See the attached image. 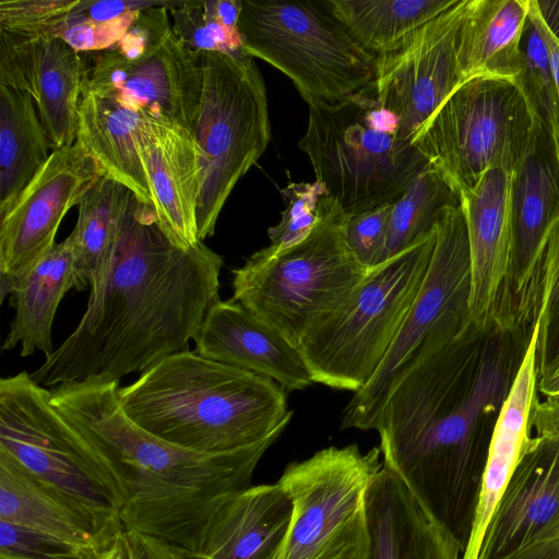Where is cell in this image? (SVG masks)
<instances>
[{"instance_id":"1","label":"cell","mask_w":559,"mask_h":559,"mask_svg":"<svg viewBox=\"0 0 559 559\" xmlns=\"http://www.w3.org/2000/svg\"><path fill=\"white\" fill-rule=\"evenodd\" d=\"M525 330L472 324L457 337L429 336L394 376L372 420L383 463L450 536L463 532L477 438L508 396Z\"/></svg>"},{"instance_id":"2","label":"cell","mask_w":559,"mask_h":559,"mask_svg":"<svg viewBox=\"0 0 559 559\" xmlns=\"http://www.w3.org/2000/svg\"><path fill=\"white\" fill-rule=\"evenodd\" d=\"M223 258L203 241L175 247L155 210L134 198L107 276L74 331L31 373L45 388L120 380L186 348L219 298Z\"/></svg>"},{"instance_id":"3","label":"cell","mask_w":559,"mask_h":559,"mask_svg":"<svg viewBox=\"0 0 559 559\" xmlns=\"http://www.w3.org/2000/svg\"><path fill=\"white\" fill-rule=\"evenodd\" d=\"M120 380L91 377L50 390V403L114 473L122 491L124 532L198 551L215 511L251 486L255 467L278 438L224 453H199L138 426L119 400Z\"/></svg>"},{"instance_id":"4","label":"cell","mask_w":559,"mask_h":559,"mask_svg":"<svg viewBox=\"0 0 559 559\" xmlns=\"http://www.w3.org/2000/svg\"><path fill=\"white\" fill-rule=\"evenodd\" d=\"M119 400L147 432L199 453H224L282 433L293 417L274 380L182 349L164 357Z\"/></svg>"},{"instance_id":"5","label":"cell","mask_w":559,"mask_h":559,"mask_svg":"<svg viewBox=\"0 0 559 559\" xmlns=\"http://www.w3.org/2000/svg\"><path fill=\"white\" fill-rule=\"evenodd\" d=\"M308 107L299 148L346 216L394 203L428 165L379 104L372 82L344 100Z\"/></svg>"},{"instance_id":"6","label":"cell","mask_w":559,"mask_h":559,"mask_svg":"<svg viewBox=\"0 0 559 559\" xmlns=\"http://www.w3.org/2000/svg\"><path fill=\"white\" fill-rule=\"evenodd\" d=\"M346 217L323 195L319 219L302 241L278 252L265 247L231 271L233 299L298 347L369 271L345 241Z\"/></svg>"},{"instance_id":"7","label":"cell","mask_w":559,"mask_h":559,"mask_svg":"<svg viewBox=\"0 0 559 559\" xmlns=\"http://www.w3.org/2000/svg\"><path fill=\"white\" fill-rule=\"evenodd\" d=\"M436 226L401 253L369 269L350 295L298 345L313 383L352 391L372 378L425 278Z\"/></svg>"},{"instance_id":"8","label":"cell","mask_w":559,"mask_h":559,"mask_svg":"<svg viewBox=\"0 0 559 559\" xmlns=\"http://www.w3.org/2000/svg\"><path fill=\"white\" fill-rule=\"evenodd\" d=\"M238 32L246 52L287 75L308 105L344 100L373 81L376 57L326 0H242Z\"/></svg>"},{"instance_id":"9","label":"cell","mask_w":559,"mask_h":559,"mask_svg":"<svg viewBox=\"0 0 559 559\" xmlns=\"http://www.w3.org/2000/svg\"><path fill=\"white\" fill-rule=\"evenodd\" d=\"M252 59L200 53L202 92L193 132L201 153L200 241L214 235L228 197L271 140L266 87Z\"/></svg>"},{"instance_id":"10","label":"cell","mask_w":559,"mask_h":559,"mask_svg":"<svg viewBox=\"0 0 559 559\" xmlns=\"http://www.w3.org/2000/svg\"><path fill=\"white\" fill-rule=\"evenodd\" d=\"M536 121L515 83L474 78L452 92L412 144L461 197L489 170L513 173Z\"/></svg>"},{"instance_id":"11","label":"cell","mask_w":559,"mask_h":559,"mask_svg":"<svg viewBox=\"0 0 559 559\" xmlns=\"http://www.w3.org/2000/svg\"><path fill=\"white\" fill-rule=\"evenodd\" d=\"M171 3L142 10L116 45L91 52L92 61H84L82 90L193 134L202 92L201 62L173 32Z\"/></svg>"},{"instance_id":"12","label":"cell","mask_w":559,"mask_h":559,"mask_svg":"<svg viewBox=\"0 0 559 559\" xmlns=\"http://www.w3.org/2000/svg\"><path fill=\"white\" fill-rule=\"evenodd\" d=\"M381 451L329 447L289 463L278 484L293 514L277 559H369L367 492Z\"/></svg>"},{"instance_id":"13","label":"cell","mask_w":559,"mask_h":559,"mask_svg":"<svg viewBox=\"0 0 559 559\" xmlns=\"http://www.w3.org/2000/svg\"><path fill=\"white\" fill-rule=\"evenodd\" d=\"M0 450L39 479L120 519L118 479L52 406L50 390L26 371L0 380Z\"/></svg>"},{"instance_id":"14","label":"cell","mask_w":559,"mask_h":559,"mask_svg":"<svg viewBox=\"0 0 559 559\" xmlns=\"http://www.w3.org/2000/svg\"><path fill=\"white\" fill-rule=\"evenodd\" d=\"M471 255L461 204L447 207L436 224V241L421 286L388 354L369 382L343 412L342 429L370 430L394 376L432 335L457 336L472 324Z\"/></svg>"},{"instance_id":"15","label":"cell","mask_w":559,"mask_h":559,"mask_svg":"<svg viewBox=\"0 0 559 559\" xmlns=\"http://www.w3.org/2000/svg\"><path fill=\"white\" fill-rule=\"evenodd\" d=\"M512 242L501 324L533 325L548 235L559 217V151L536 121L512 176Z\"/></svg>"},{"instance_id":"16","label":"cell","mask_w":559,"mask_h":559,"mask_svg":"<svg viewBox=\"0 0 559 559\" xmlns=\"http://www.w3.org/2000/svg\"><path fill=\"white\" fill-rule=\"evenodd\" d=\"M102 174L97 162L76 140L52 151L13 204L0 214L1 301L55 247L62 218Z\"/></svg>"},{"instance_id":"17","label":"cell","mask_w":559,"mask_h":559,"mask_svg":"<svg viewBox=\"0 0 559 559\" xmlns=\"http://www.w3.org/2000/svg\"><path fill=\"white\" fill-rule=\"evenodd\" d=\"M467 4L468 0H457L395 49L376 58L372 85L377 99L400 119L402 135L411 142L462 84L456 44Z\"/></svg>"},{"instance_id":"18","label":"cell","mask_w":559,"mask_h":559,"mask_svg":"<svg viewBox=\"0 0 559 559\" xmlns=\"http://www.w3.org/2000/svg\"><path fill=\"white\" fill-rule=\"evenodd\" d=\"M512 171L492 169L461 194L471 255L469 312L489 331L501 323L512 242Z\"/></svg>"},{"instance_id":"19","label":"cell","mask_w":559,"mask_h":559,"mask_svg":"<svg viewBox=\"0 0 559 559\" xmlns=\"http://www.w3.org/2000/svg\"><path fill=\"white\" fill-rule=\"evenodd\" d=\"M0 520L71 544L100 559L124 532L99 512L39 479L0 450Z\"/></svg>"},{"instance_id":"20","label":"cell","mask_w":559,"mask_h":559,"mask_svg":"<svg viewBox=\"0 0 559 559\" xmlns=\"http://www.w3.org/2000/svg\"><path fill=\"white\" fill-rule=\"evenodd\" d=\"M136 144L162 231L181 250L200 242L197 209L201 153L191 132L164 120L141 117Z\"/></svg>"},{"instance_id":"21","label":"cell","mask_w":559,"mask_h":559,"mask_svg":"<svg viewBox=\"0 0 559 559\" xmlns=\"http://www.w3.org/2000/svg\"><path fill=\"white\" fill-rule=\"evenodd\" d=\"M193 341L201 356L267 377L286 391L313 383L299 348L233 298L210 307Z\"/></svg>"},{"instance_id":"22","label":"cell","mask_w":559,"mask_h":559,"mask_svg":"<svg viewBox=\"0 0 559 559\" xmlns=\"http://www.w3.org/2000/svg\"><path fill=\"white\" fill-rule=\"evenodd\" d=\"M292 514V501L278 483L251 485L231 495L215 511L193 556L277 559Z\"/></svg>"},{"instance_id":"23","label":"cell","mask_w":559,"mask_h":559,"mask_svg":"<svg viewBox=\"0 0 559 559\" xmlns=\"http://www.w3.org/2000/svg\"><path fill=\"white\" fill-rule=\"evenodd\" d=\"M369 559H457L459 544L384 463L367 492Z\"/></svg>"},{"instance_id":"24","label":"cell","mask_w":559,"mask_h":559,"mask_svg":"<svg viewBox=\"0 0 559 559\" xmlns=\"http://www.w3.org/2000/svg\"><path fill=\"white\" fill-rule=\"evenodd\" d=\"M537 336L538 323L535 321L524 356L493 426L480 495L463 559H477L487 524L530 438V415L537 397L535 371Z\"/></svg>"},{"instance_id":"25","label":"cell","mask_w":559,"mask_h":559,"mask_svg":"<svg viewBox=\"0 0 559 559\" xmlns=\"http://www.w3.org/2000/svg\"><path fill=\"white\" fill-rule=\"evenodd\" d=\"M526 22L527 0H468L456 44L461 83L474 78L515 83Z\"/></svg>"},{"instance_id":"26","label":"cell","mask_w":559,"mask_h":559,"mask_svg":"<svg viewBox=\"0 0 559 559\" xmlns=\"http://www.w3.org/2000/svg\"><path fill=\"white\" fill-rule=\"evenodd\" d=\"M28 93L52 151L72 145L79 130L84 75L80 52L55 37H27Z\"/></svg>"},{"instance_id":"27","label":"cell","mask_w":559,"mask_h":559,"mask_svg":"<svg viewBox=\"0 0 559 559\" xmlns=\"http://www.w3.org/2000/svg\"><path fill=\"white\" fill-rule=\"evenodd\" d=\"M75 288L73 257L66 238L46 253L25 280L9 295L15 313L2 348L21 346V356L41 352L45 359L56 348L52 345V323L60 301Z\"/></svg>"},{"instance_id":"28","label":"cell","mask_w":559,"mask_h":559,"mask_svg":"<svg viewBox=\"0 0 559 559\" xmlns=\"http://www.w3.org/2000/svg\"><path fill=\"white\" fill-rule=\"evenodd\" d=\"M134 194L105 174L78 203V219L67 237L73 257L75 289H97L110 269L122 223Z\"/></svg>"},{"instance_id":"29","label":"cell","mask_w":559,"mask_h":559,"mask_svg":"<svg viewBox=\"0 0 559 559\" xmlns=\"http://www.w3.org/2000/svg\"><path fill=\"white\" fill-rule=\"evenodd\" d=\"M140 118L108 98L82 90L76 140L106 176L126 186L141 202L153 205L135 138Z\"/></svg>"},{"instance_id":"30","label":"cell","mask_w":559,"mask_h":559,"mask_svg":"<svg viewBox=\"0 0 559 559\" xmlns=\"http://www.w3.org/2000/svg\"><path fill=\"white\" fill-rule=\"evenodd\" d=\"M49 148L32 96L0 85V214L47 162Z\"/></svg>"},{"instance_id":"31","label":"cell","mask_w":559,"mask_h":559,"mask_svg":"<svg viewBox=\"0 0 559 559\" xmlns=\"http://www.w3.org/2000/svg\"><path fill=\"white\" fill-rule=\"evenodd\" d=\"M350 36L376 58L395 49L457 0H326Z\"/></svg>"},{"instance_id":"32","label":"cell","mask_w":559,"mask_h":559,"mask_svg":"<svg viewBox=\"0 0 559 559\" xmlns=\"http://www.w3.org/2000/svg\"><path fill=\"white\" fill-rule=\"evenodd\" d=\"M460 204V195L428 163L409 188L391 204L382 262L416 243L435 228L447 207Z\"/></svg>"},{"instance_id":"33","label":"cell","mask_w":559,"mask_h":559,"mask_svg":"<svg viewBox=\"0 0 559 559\" xmlns=\"http://www.w3.org/2000/svg\"><path fill=\"white\" fill-rule=\"evenodd\" d=\"M522 68L515 84L534 118L552 138L559 151L558 102L549 53L528 15L522 40Z\"/></svg>"},{"instance_id":"34","label":"cell","mask_w":559,"mask_h":559,"mask_svg":"<svg viewBox=\"0 0 559 559\" xmlns=\"http://www.w3.org/2000/svg\"><path fill=\"white\" fill-rule=\"evenodd\" d=\"M168 12L173 32L192 53L217 51L237 59L250 57L239 32L229 29L217 17L213 0L173 1Z\"/></svg>"},{"instance_id":"35","label":"cell","mask_w":559,"mask_h":559,"mask_svg":"<svg viewBox=\"0 0 559 559\" xmlns=\"http://www.w3.org/2000/svg\"><path fill=\"white\" fill-rule=\"evenodd\" d=\"M536 321V381L559 371V217L548 235Z\"/></svg>"},{"instance_id":"36","label":"cell","mask_w":559,"mask_h":559,"mask_svg":"<svg viewBox=\"0 0 559 559\" xmlns=\"http://www.w3.org/2000/svg\"><path fill=\"white\" fill-rule=\"evenodd\" d=\"M288 200L280 222L267 229L271 240L266 249L278 252L302 241L316 226L320 216V201L326 194L324 187L313 182H290L282 190Z\"/></svg>"},{"instance_id":"37","label":"cell","mask_w":559,"mask_h":559,"mask_svg":"<svg viewBox=\"0 0 559 559\" xmlns=\"http://www.w3.org/2000/svg\"><path fill=\"white\" fill-rule=\"evenodd\" d=\"M78 0H1L0 29L27 37H56Z\"/></svg>"},{"instance_id":"38","label":"cell","mask_w":559,"mask_h":559,"mask_svg":"<svg viewBox=\"0 0 559 559\" xmlns=\"http://www.w3.org/2000/svg\"><path fill=\"white\" fill-rule=\"evenodd\" d=\"M0 559L98 558L56 537L0 520Z\"/></svg>"},{"instance_id":"39","label":"cell","mask_w":559,"mask_h":559,"mask_svg":"<svg viewBox=\"0 0 559 559\" xmlns=\"http://www.w3.org/2000/svg\"><path fill=\"white\" fill-rule=\"evenodd\" d=\"M391 204L347 216L343 233L345 241L356 259L367 269L382 262L386 223Z\"/></svg>"},{"instance_id":"40","label":"cell","mask_w":559,"mask_h":559,"mask_svg":"<svg viewBox=\"0 0 559 559\" xmlns=\"http://www.w3.org/2000/svg\"><path fill=\"white\" fill-rule=\"evenodd\" d=\"M142 10H134L106 22H84L63 28L55 38L78 52H97L116 45L129 31Z\"/></svg>"},{"instance_id":"41","label":"cell","mask_w":559,"mask_h":559,"mask_svg":"<svg viewBox=\"0 0 559 559\" xmlns=\"http://www.w3.org/2000/svg\"><path fill=\"white\" fill-rule=\"evenodd\" d=\"M160 3H163V1L78 0V3L67 14L61 31L79 23L110 21L129 11L145 10Z\"/></svg>"},{"instance_id":"42","label":"cell","mask_w":559,"mask_h":559,"mask_svg":"<svg viewBox=\"0 0 559 559\" xmlns=\"http://www.w3.org/2000/svg\"><path fill=\"white\" fill-rule=\"evenodd\" d=\"M530 432L535 437L559 440V394L534 401L530 415Z\"/></svg>"},{"instance_id":"43","label":"cell","mask_w":559,"mask_h":559,"mask_svg":"<svg viewBox=\"0 0 559 559\" xmlns=\"http://www.w3.org/2000/svg\"><path fill=\"white\" fill-rule=\"evenodd\" d=\"M133 543L136 559H190L177 546L152 536L128 533Z\"/></svg>"},{"instance_id":"44","label":"cell","mask_w":559,"mask_h":559,"mask_svg":"<svg viewBox=\"0 0 559 559\" xmlns=\"http://www.w3.org/2000/svg\"><path fill=\"white\" fill-rule=\"evenodd\" d=\"M527 15L532 23L539 32L544 39L551 64V71L554 75L557 102H558V114H559V39L551 33L546 23L544 22L539 10L537 8L536 0H527Z\"/></svg>"},{"instance_id":"45","label":"cell","mask_w":559,"mask_h":559,"mask_svg":"<svg viewBox=\"0 0 559 559\" xmlns=\"http://www.w3.org/2000/svg\"><path fill=\"white\" fill-rule=\"evenodd\" d=\"M536 3L544 22L551 33L559 39V1L536 0Z\"/></svg>"},{"instance_id":"46","label":"cell","mask_w":559,"mask_h":559,"mask_svg":"<svg viewBox=\"0 0 559 559\" xmlns=\"http://www.w3.org/2000/svg\"><path fill=\"white\" fill-rule=\"evenodd\" d=\"M536 391L543 396H554L559 394V371L536 381Z\"/></svg>"},{"instance_id":"47","label":"cell","mask_w":559,"mask_h":559,"mask_svg":"<svg viewBox=\"0 0 559 559\" xmlns=\"http://www.w3.org/2000/svg\"><path fill=\"white\" fill-rule=\"evenodd\" d=\"M102 559H120L119 540L112 549H110L107 554L103 556Z\"/></svg>"},{"instance_id":"48","label":"cell","mask_w":559,"mask_h":559,"mask_svg":"<svg viewBox=\"0 0 559 559\" xmlns=\"http://www.w3.org/2000/svg\"><path fill=\"white\" fill-rule=\"evenodd\" d=\"M190 559H209V558H205V557H200V556H189Z\"/></svg>"}]
</instances>
